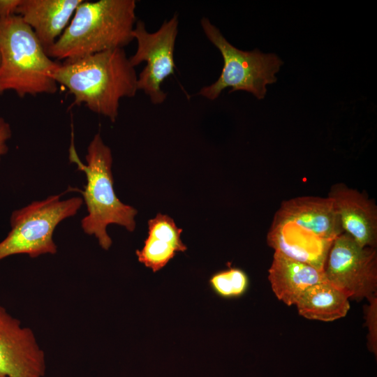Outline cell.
Listing matches in <instances>:
<instances>
[{
    "label": "cell",
    "mask_w": 377,
    "mask_h": 377,
    "mask_svg": "<svg viewBox=\"0 0 377 377\" xmlns=\"http://www.w3.org/2000/svg\"><path fill=\"white\" fill-rule=\"evenodd\" d=\"M135 8V0L83 1L47 54L65 60L124 48L134 40Z\"/></svg>",
    "instance_id": "cell-2"
},
{
    "label": "cell",
    "mask_w": 377,
    "mask_h": 377,
    "mask_svg": "<svg viewBox=\"0 0 377 377\" xmlns=\"http://www.w3.org/2000/svg\"><path fill=\"white\" fill-rule=\"evenodd\" d=\"M327 281L349 299H369L377 290V253L343 232L332 242L324 267Z\"/></svg>",
    "instance_id": "cell-8"
},
{
    "label": "cell",
    "mask_w": 377,
    "mask_h": 377,
    "mask_svg": "<svg viewBox=\"0 0 377 377\" xmlns=\"http://www.w3.org/2000/svg\"><path fill=\"white\" fill-rule=\"evenodd\" d=\"M59 64L20 15L0 20V95L7 91L20 98L56 93L53 74Z\"/></svg>",
    "instance_id": "cell-3"
},
{
    "label": "cell",
    "mask_w": 377,
    "mask_h": 377,
    "mask_svg": "<svg viewBox=\"0 0 377 377\" xmlns=\"http://www.w3.org/2000/svg\"><path fill=\"white\" fill-rule=\"evenodd\" d=\"M295 305L303 317L325 322L341 318L350 309L349 298L327 279L306 290Z\"/></svg>",
    "instance_id": "cell-16"
},
{
    "label": "cell",
    "mask_w": 377,
    "mask_h": 377,
    "mask_svg": "<svg viewBox=\"0 0 377 377\" xmlns=\"http://www.w3.org/2000/svg\"><path fill=\"white\" fill-rule=\"evenodd\" d=\"M209 284L213 292L223 298L242 296L247 290L249 281L246 272L237 267L219 271L211 276Z\"/></svg>",
    "instance_id": "cell-17"
},
{
    "label": "cell",
    "mask_w": 377,
    "mask_h": 377,
    "mask_svg": "<svg viewBox=\"0 0 377 377\" xmlns=\"http://www.w3.org/2000/svg\"><path fill=\"white\" fill-rule=\"evenodd\" d=\"M0 377H3V376H0Z\"/></svg>",
    "instance_id": "cell-21"
},
{
    "label": "cell",
    "mask_w": 377,
    "mask_h": 377,
    "mask_svg": "<svg viewBox=\"0 0 377 377\" xmlns=\"http://www.w3.org/2000/svg\"><path fill=\"white\" fill-rule=\"evenodd\" d=\"M283 224L328 242L344 232L334 203L329 197L305 196L284 201L274 222V225Z\"/></svg>",
    "instance_id": "cell-10"
},
{
    "label": "cell",
    "mask_w": 377,
    "mask_h": 377,
    "mask_svg": "<svg viewBox=\"0 0 377 377\" xmlns=\"http://www.w3.org/2000/svg\"><path fill=\"white\" fill-rule=\"evenodd\" d=\"M182 229L166 214H157L148 221V236L135 253L138 261L154 272L163 269L178 252L186 251L181 239Z\"/></svg>",
    "instance_id": "cell-14"
},
{
    "label": "cell",
    "mask_w": 377,
    "mask_h": 377,
    "mask_svg": "<svg viewBox=\"0 0 377 377\" xmlns=\"http://www.w3.org/2000/svg\"><path fill=\"white\" fill-rule=\"evenodd\" d=\"M85 158L87 164L81 162L75 149L71 148L70 161L77 164V170L84 172L87 178L82 194L88 214L82 219L81 226L86 234L96 237L102 249L108 250L112 239L107 233V226L117 224L133 232L138 211L121 202L116 195L111 171V150L99 133L89 143Z\"/></svg>",
    "instance_id": "cell-4"
},
{
    "label": "cell",
    "mask_w": 377,
    "mask_h": 377,
    "mask_svg": "<svg viewBox=\"0 0 377 377\" xmlns=\"http://www.w3.org/2000/svg\"><path fill=\"white\" fill-rule=\"evenodd\" d=\"M200 25L207 39L221 54L223 66L219 78L212 84L203 87L198 94L213 101L223 90L231 87L230 93L242 90L258 99L264 98L266 86L276 81L275 74L283 61L272 53H262L257 49L250 52L237 49L207 17L200 20Z\"/></svg>",
    "instance_id": "cell-5"
},
{
    "label": "cell",
    "mask_w": 377,
    "mask_h": 377,
    "mask_svg": "<svg viewBox=\"0 0 377 377\" xmlns=\"http://www.w3.org/2000/svg\"><path fill=\"white\" fill-rule=\"evenodd\" d=\"M335 205L343 232L362 246L377 244V207L363 193L339 183L328 196Z\"/></svg>",
    "instance_id": "cell-11"
},
{
    "label": "cell",
    "mask_w": 377,
    "mask_h": 377,
    "mask_svg": "<svg viewBox=\"0 0 377 377\" xmlns=\"http://www.w3.org/2000/svg\"><path fill=\"white\" fill-rule=\"evenodd\" d=\"M369 305L367 311V325L369 327V346L371 350L376 353V297L368 299Z\"/></svg>",
    "instance_id": "cell-18"
},
{
    "label": "cell",
    "mask_w": 377,
    "mask_h": 377,
    "mask_svg": "<svg viewBox=\"0 0 377 377\" xmlns=\"http://www.w3.org/2000/svg\"><path fill=\"white\" fill-rule=\"evenodd\" d=\"M83 0H21L16 10L46 50L63 34Z\"/></svg>",
    "instance_id": "cell-12"
},
{
    "label": "cell",
    "mask_w": 377,
    "mask_h": 377,
    "mask_svg": "<svg viewBox=\"0 0 377 377\" xmlns=\"http://www.w3.org/2000/svg\"><path fill=\"white\" fill-rule=\"evenodd\" d=\"M60 197L51 195L13 212L11 230L0 242V260L16 254L36 258L57 253L53 240L55 228L64 219L76 214L83 203L80 197L63 200Z\"/></svg>",
    "instance_id": "cell-6"
},
{
    "label": "cell",
    "mask_w": 377,
    "mask_h": 377,
    "mask_svg": "<svg viewBox=\"0 0 377 377\" xmlns=\"http://www.w3.org/2000/svg\"><path fill=\"white\" fill-rule=\"evenodd\" d=\"M45 353L32 330L0 306V376L44 377Z\"/></svg>",
    "instance_id": "cell-9"
},
{
    "label": "cell",
    "mask_w": 377,
    "mask_h": 377,
    "mask_svg": "<svg viewBox=\"0 0 377 377\" xmlns=\"http://www.w3.org/2000/svg\"><path fill=\"white\" fill-rule=\"evenodd\" d=\"M268 279L276 297L288 306L296 304L303 293L326 280L324 270L275 251Z\"/></svg>",
    "instance_id": "cell-13"
},
{
    "label": "cell",
    "mask_w": 377,
    "mask_h": 377,
    "mask_svg": "<svg viewBox=\"0 0 377 377\" xmlns=\"http://www.w3.org/2000/svg\"><path fill=\"white\" fill-rule=\"evenodd\" d=\"M9 138V125L3 117H0V155L4 151Z\"/></svg>",
    "instance_id": "cell-20"
},
{
    "label": "cell",
    "mask_w": 377,
    "mask_h": 377,
    "mask_svg": "<svg viewBox=\"0 0 377 377\" xmlns=\"http://www.w3.org/2000/svg\"><path fill=\"white\" fill-rule=\"evenodd\" d=\"M178 26V15L175 14L155 32H149L142 20H137L133 31L137 49L129 60L134 67L146 63L138 75V89L143 91L155 105L163 103L167 98L161 84L175 72L174 50Z\"/></svg>",
    "instance_id": "cell-7"
},
{
    "label": "cell",
    "mask_w": 377,
    "mask_h": 377,
    "mask_svg": "<svg viewBox=\"0 0 377 377\" xmlns=\"http://www.w3.org/2000/svg\"><path fill=\"white\" fill-rule=\"evenodd\" d=\"M21 0H0V20L16 15Z\"/></svg>",
    "instance_id": "cell-19"
},
{
    "label": "cell",
    "mask_w": 377,
    "mask_h": 377,
    "mask_svg": "<svg viewBox=\"0 0 377 377\" xmlns=\"http://www.w3.org/2000/svg\"><path fill=\"white\" fill-rule=\"evenodd\" d=\"M53 77L73 95L75 105H84L112 122L118 116L120 100L138 91L135 67L124 48L65 59Z\"/></svg>",
    "instance_id": "cell-1"
},
{
    "label": "cell",
    "mask_w": 377,
    "mask_h": 377,
    "mask_svg": "<svg viewBox=\"0 0 377 377\" xmlns=\"http://www.w3.org/2000/svg\"><path fill=\"white\" fill-rule=\"evenodd\" d=\"M270 244L283 255L324 270L332 242L320 239L290 225H274Z\"/></svg>",
    "instance_id": "cell-15"
}]
</instances>
